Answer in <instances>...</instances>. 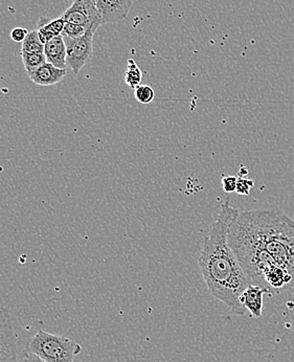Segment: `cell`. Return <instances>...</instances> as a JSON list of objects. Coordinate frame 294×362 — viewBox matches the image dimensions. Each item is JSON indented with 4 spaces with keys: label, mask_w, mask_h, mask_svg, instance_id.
<instances>
[{
    "label": "cell",
    "mask_w": 294,
    "mask_h": 362,
    "mask_svg": "<svg viewBox=\"0 0 294 362\" xmlns=\"http://www.w3.org/2000/svg\"><path fill=\"white\" fill-rule=\"evenodd\" d=\"M254 185V181L246 180V178L238 177V185H237V193L239 195H249L250 189Z\"/></svg>",
    "instance_id": "cell-17"
},
{
    "label": "cell",
    "mask_w": 294,
    "mask_h": 362,
    "mask_svg": "<svg viewBox=\"0 0 294 362\" xmlns=\"http://www.w3.org/2000/svg\"><path fill=\"white\" fill-rule=\"evenodd\" d=\"M239 213L230 206V199L222 204L219 216L204 237L198 263L210 293L242 316L246 313L242 294L250 281L228 244V230Z\"/></svg>",
    "instance_id": "cell-1"
},
{
    "label": "cell",
    "mask_w": 294,
    "mask_h": 362,
    "mask_svg": "<svg viewBox=\"0 0 294 362\" xmlns=\"http://www.w3.org/2000/svg\"><path fill=\"white\" fill-rule=\"evenodd\" d=\"M28 30L27 28H15L14 30L11 32V38L14 42H23L27 38Z\"/></svg>",
    "instance_id": "cell-19"
},
{
    "label": "cell",
    "mask_w": 294,
    "mask_h": 362,
    "mask_svg": "<svg viewBox=\"0 0 294 362\" xmlns=\"http://www.w3.org/2000/svg\"><path fill=\"white\" fill-rule=\"evenodd\" d=\"M228 235L265 250L280 267L294 276V220L283 211L256 209L239 213Z\"/></svg>",
    "instance_id": "cell-2"
},
{
    "label": "cell",
    "mask_w": 294,
    "mask_h": 362,
    "mask_svg": "<svg viewBox=\"0 0 294 362\" xmlns=\"http://www.w3.org/2000/svg\"><path fill=\"white\" fill-rule=\"evenodd\" d=\"M21 52H30V54H45V45L39 38L38 30L28 32L27 38L23 42Z\"/></svg>",
    "instance_id": "cell-13"
},
{
    "label": "cell",
    "mask_w": 294,
    "mask_h": 362,
    "mask_svg": "<svg viewBox=\"0 0 294 362\" xmlns=\"http://www.w3.org/2000/svg\"><path fill=\"white\" fill-rule=\"evenodd\" d=\"M25 361L27 362H45L43 359H41L40 357L37 356V355L33 354V353H28L25 355Z\"/></svg>",
    "instance_id": "cell-20"
},
{
    "label": "cell",
    "mask_w": 294,
    "mask_h": 362,
    "mask_svg": "<svg viewBox=\"0 0 294 362\" xmlns=\"http://www.w3.org/2000/svg\"><path fill=\"white\" fill-rule=\"evenodd\" d=\"M134 95L136 101L143 105H148L153 102L155 93L152 87L148 85H139L134 89Z\"/></svg>",
    "instance_id": "cell-15"
},
{
    "label": "cell",
    "mask_w": 294,
    "mask_h": 362,
    "mask_svg": "<svg viewBox=\"0 0 294 362\" xmlns=\"http://www.w3.org/2000/svg\"><path fill=\"white\" fill-rule=\"evenodd\" d=\"M98 28H90L84 36L78 39L64 38L66 45V64L75 75L91 60L93 54V36Z\"/></svg>",
    "instance_id": "cell-4"
},
{
    "label": "cell",
    "mask_w": 294,
    "mask_h": 362,
    "mask_svg": "<svg viewBox=\"0 0 294 362\" xmlns=\"http://www.w3.org/2000/svg\"><path fill=\"white\" fill-rule=\"evenodd\" d=\"M67 75V69H58L51 63L47 62L38 69L30 74L28 77L39 86H53L58 84Z\"/></svg>",
    "instance_id": "cell-8"
},
{
    "label": "cell",
    "mask_w": 294,
    "mask_h": 362,
    "mask_svg": "<svg viewBox=\"0 0 294 362\" xmlns=\"http://www.w3.org/2000/svg\"><path fill=\"white\" fill-rule=\"evenodd\" d=\"M88 28L86 26L75 25V23H65L63 28L62 36L71 39H78L86 34Z\"/></svg>",
    "instance_id": "cell-16"
},
{
    "label": "cell",
    "mask_w": 294,
    "mask_h": 362,
    "mask_svg": "<svg viewBox=\"0 0 294 362\" xmlns=\"http://www.w3.org/2000/svg\"><path fill=\"white\" fill-rule=\"evenodd\" d=\"M21 58H23V66L28 76L47 63V57L45 54H30V52H21Z\"/></svg>",
    "instance_id": "cell-12"
},
{
    "label": "cell",
    "mask_w": 294,
    "mask_h": 362,
    "mask_svg": "<svg viewBox=\"0 0 294 362\" xmlns=\"http://www.w3.org/2000/svg\"><path fill=\"white\" fill-rule=\"evenodd\" d=\"M45 54L47 62L58 69H66V45L62 35L54 37L45 45Z\"/></svg>",
    "instance_id": "cell-10"
},
{
    "label": "cell",
    "mask_w": 294,
    "mask_h": 362,
    "mask_svg": "<svg viewBox=\"0 0 294 362\" xmlns=\"http://www.w3.org/2000/svg\"><path fill=\"white\" fill-rule=\"evenodd\" d=\"M30 352L45 362H74L82 346L69 338L39 331L30 342Z\"/></svg>",
    "instance_id": "cell-3"
},
{
    "label": "cell",
    "mask_w": 294,
    "mask_h": 362,
    "mask_svg": "<svg viewBox=\"0 0 294 362\" xmlns=\"http://www.w3.org/2000/svg\"><path fill=\"white\" fill-rule=\"evenodd\" d=\"M93 1L97 2V0H93Z\"/></svg>",
    "instance_id": "cell-22"
},
{
    "label": "cell",
    "mask_w": 294,
    "mask_h": 362,
    "mask_svg": "<svg viewBox=\"0 0 294 362\" xmlns=\"http://www.w3.org/2000/svg\"><path fill=\"white\" fill-rule=\"evenodd\" d=\"M16 362H27V361H17Z\"/></svg>",
    "instance_id": "cell-21"
},
{
    "label": "cell",
    "mask_w": 294,
    "mask_h": 362,
    "mask_svg": "<svg viewBox=\"0 0 294 362\" xmlns=\"http://www.w3.org/2000/svg\"><path fill=\"white\" fill-rule=\"evenodd\" d=\"M237 185H238V177L236 176H226L222 178V187L226 193L236 192Z\"/></svg>",
    "instance_id": "cell-18"
},
{
    "label": "cell",
    "mask_w": 294,
    "mask_h": 362,
    "mask_svg": "<svg viewBox=\"0 0 294 362\" xmlns=\"http://www.w3.org/2000/svg\"><path fill=\"white\" fill-rule=\"evenodd\" d=\"M264 293H269V292L261 286L250 284L242 294V304L254 317L259 318L262 316L263 294Z\"/></svg>",
    "instance_id": "cell-9"
},
{
    "label": "cell",
    "mask_w": 294,
    "mask_h": 362,
    "mask_svg": "<svg viewBox=\"0 0 294 362\" xmlns=\"http://www.w3.org/2000/svg\"><path fill=\"white\" fill-rule=\"evenodd\" d=\"M65 21L62 17L57 19H49L47 17H41L39 19L38 30L39 38L43 45L54 38V37L62 35L63 28H64Z\"/></svg>",
    "instance_id": "cell-11"
},
{
    "label": "cell",
    "mask_w": 294,
    "mask_h": 362,
    "mask_svg": "<svg viewBox=\"0 0 294 362\" xmlns=\"http://www.w3.org/2000/svg\"><path fill=\"white\" fill-rule=\"evenodd\" d=\"M134 0H97L95 6L102 17L103 25L125 21Z\"/></svg>",
    "instance_id": "cell-7"
},
{
    "label": "cell",
    "mask_w": 294,
    "mask_h": 362,
    "mask_svg": "<svg viewBox=\"0 0 294 362\" xmlns=\"http://www.w3.org/2000/svg\"><path fill=\"white\" fill-rule=\"evenodd\" d=\"M143 80V71L137 66L136 62L132 59L128 60L127 71L125 74V82L131 89L139 86Z\"/></svg>",
    "instance_id": "cell-14"
},
{
    "label": "cell",
    "mask_w": 294,
    "mask_h": 362,
    "mask_svg": "<svg viewBox=\"0 0 294 362\" xmlns=\"http://www.w3.org/2000/svg\"><path fill=\"white\" fill-rule=\"evenodd\" d=\"M61 17L65 23L86 26L87 28L99 30L103 25L101 15L93 0H74L73 4Z\"/></svg>",
    "instance_id": "cell-6"
},
{
    "label": "cell",
    "mask_w": 294,
    "mask_h": 362,
    "mask_svg": "<svg viewBox=\"0 0 294 362\" xmlns=\"http://www.w3.org/2000/svg\"><path fill=\"white\" fill-rule=\"evenodd\" d=\"M18 335L14 320L8 309L0 304V362H16Z\"/></svg>",
    "instance_id": "cell-5"
}]
</instances>
